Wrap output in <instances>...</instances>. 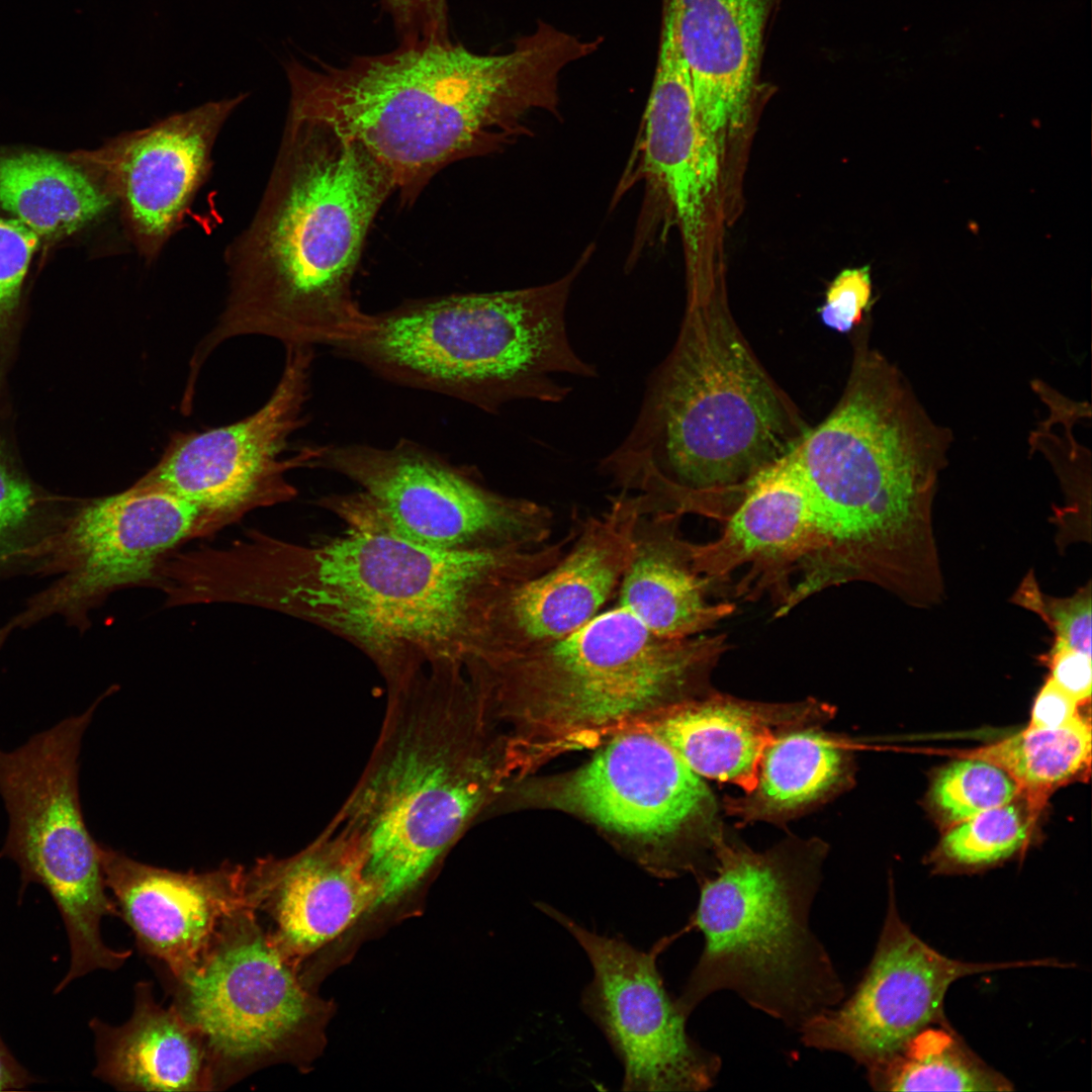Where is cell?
Returning a JSON list of instances; mask_svg holds the SVG:
<instances>
[{
    "label": "cell",
    "mask_w": 1092,
    "mask_h": 1092,
    "mask_svg": "<svg viewBox=\"0 0 1092 1092\" xmlns=\"http://www.w3.org/2000/svg\"><path fill=\"white\" fill-rule=\"evenodd\" d=\"M320 502L344 521L343 533L308 545L250 533L219 556L218 597L346 639L370 658L386 690L427 667L466 666L478 654L494 597L551 560L543 546L444 551L418 544L362 491Z\"/></svg>",
    "instance_id": "cell-1"
},
{
    "label": "cell",
    "mask_w": 1092,
    "mask_h": 1092,
    "mask_svg": "<svg viewBox=\"0 0 1092 1092\" xmlns=\"http://www.w3.org/2000/svg\"><path fill=\"white\" fill-rule=\"evenodd\" d=\"M586 40L540 21L510 52L461 43L399 44L342 66L284 63L288 111L363 144L413 202L440 170L527 135L532 113L558 114L559 76L588 56Z\"/></svg>",
    "instance_id": "cell-2"
},
{
    "label": "cell",
    "mask_w": 1092,
    "mask_h": 1092,
    "mask_svg": "<svg viewBox=\"0 0 1092 1092\" xmlns=\"http://www.w3.org/2000/svg\"><path fill=\"white\" fill-rule=\"evenodd\" d=\"M951 441L897 366L858 342L838 402L790 452L819 540L806 589L863 581L908 601L938 585L932 510Z\"/></svg>",
    "instance_id": "cell-3"
},
{
    "label": "cell",
    "mask_w": 1092,
    "mask_h": 1092,
    "mask_svg": "<svg viewBox=\"0 0 1092 1092\" xmlns=\"http://www.w3.org/2000/svg\"><path fill=\"white\" fill-rule=\"evenodd\" d=\"M394 191L387 168L359 141L288 112L255 214L225 250V306L191 370L238 336L332 348L357 338L369 313L353 296V279L371 224Z\"/></svg>",
    "instance_id": "cell-4"
},
{
    "label": "cell",
    "mask_w": 1092,
    "mask_h": 1092,
    "mask_svg": "<svg viewBox=\"0 0 1092 1092\" xmlns=\"http://www.w3.org/2000/svg\"><path fill=\"white\" fill-rule=\"evenodd\" d=\"M808 430L710 285L688 294L635 423L599 469L653 513L721 521Z\"/></svg>",
    "instance_id": "cell-5"
},
{
    "label": "cell",
    "mask_w": 1092,
    "mask_h": 1092,
    "mask_svg": "<svg viewBox=\"0 0 1092 1092\" xmlns=\"http://www.w3.org/2000/svg\"><path fill=\"white\" fill-rule=\"evenodd\" d=\"M489 717L460 665L387 690L370 757L328 824L363 856L378 904L417 888L496 793L509 766Z\"/></svg>",
    "instance_id": "cell-6"
},
{
    "label": "cell",
    "mask_w": 1092,
    "mask_h": 1092,
    "mask_svg": "<svg viewBox=\"0 0 1092 1092\" xmlns=\"http://www.w3.org/2000/svg\"><path fill=\"white\" fill-rule=\"evenodd\" d=\"M589 246L560 278L493 292L415 299L369 313L367 328L333 349L395 383L443 393L488 413L522 399L559 402L558 376H597L567 332L571 288Z\"/></svg>",
    "instance_id": "cell-7"
},
{
    "label": "cell",
    "mask_w": 1092,
    "mask_h": 1092,
    "mask_svg": "<svg viewBox=\"0 0 1092 1092\" xmlns=\"http://www.w3.org/2000/svg\"><path fill=\"white\" fill-rule=\"evenodd\" d=\"M728 648L724 634L656 637L615 605L559 640L479 659L472 675L491 715L519 723L542 754L590 743L710 692Z\"/></svg>",
    "instance_id": "cell-8"
},
{
    "label": "cell",
    "mask_w": 1092,
    "mask_h": 1092,
    "mask_svg": "<svg viewBox=\"0 0 1092 1092\" xmlns=\"http://www.w3.org/2000/svg\"><path fill=\"white\" fill-rule=\"evenodd\" d=\"M713 853L715 875L703 878L690 924L705 944L675 998L678 1010L689 1017L729 990L799 1030L837 1006L844 986L809 921L824 848L799 842L755 852L720 835Z\"/></svg>",
    "instance_id": "cell-9"
},
{
    "label": "cell",
    "mask_w": 1092,
    "mask_h": 1092,
    "mask_svg": "<svg viewBox=\"0 0 1092 1092\" xmlns=\"http://www.w3.org/2000/svg\"><path fill=\"white\" fill-rule=\"evenodd\" d=\"M98 703L14 750L0 748V796L8 815L0 858L18 867L21 895L30 884L41 886L62 917L70 964L56 993L94 971L118 970L132 953L103 941L102 920L119 912L106 893L100 844L86 827L79 799L81 742Z\"/></svg>",
    "instance_id": "cell-10"
},
{
    "label": "cell",
    "mask_w": 1092,
    "mask_h": 1092,
    "mask_svg": "<svg viewBox=\"0 0 1092 1092\" xmlns=\"http://www.w3.org/2000/svg\"><path fill=\"white\" fill-rule=\"evenodd\" d=\"M157 972L171 1006L204 1042L212 1091L286 1054L311 1015L294 967L247 906L222 919L191 970L177 977Z\"/></svg>",
    "instance_id": "cell-11"
},
{
    "label": "cell",
    "mask_w": 1092,
    "mask_h": 1092,
    "mask_svg": "<svg viewBox=\"0 0 1092 1092\" xmlns=\"http://www.w3.org/2000/svg\"><path fill=\"white\" fill-rule=\"evenodd\" d=\"M315 468L357 483L401 536L444 551L536 547L550 536L548 508L496 492L468 469L412 440L389 447L318 446Z\"/></svg>",
    "instance_id": "cell-12"
},
{
    "label": "cell",
    "mask_w": 1092,
    "mask_h": 1092,
    "mask_svg": "<svg viewBox=\"0 0 1092 1092\" xmlns=\"http://www.w3.org/2000/svg\"><path fill=\"white\" fill-rule=\"evenodd\" d=\"M211 531L196 506L140 481L86 503L21 552L36 561L38 571L59 578L0 629V646L14 630L53 615L84 624L99 601L120 588L154 583L171 550Z\"/></svg>",
    "instance_id": "cell-13"
},
{
    "label": "cell",
    "mask_w": 1092,
    "mask_h": 1092,
    "mask_svg": "<svg viewBox=\"0 0 1092 1092\" xmlns=\"http://www.w3.org/2000/svg\"><path fill=\"white\" fill-rule=\"evenodd\" d=\"M313 347L288 346L272 394L253 415L224 427L174 437L139 481L165 488L196 506L212 530L258 507L292 499L287 474L314 467L318 446L283 457L305 423Z\"/></svg>",
    "instance_id": "cell-14"
},
{
    "label": "cell",
    "mask_w": 1092,
    "mask_h": 1092,
    "mask_svg": "<svg viewBox=\"0 0 1092 1092\" xmlns=\"http://www.w3.org/2000/svg\"><path fill=\"white\" fill-rule=\"evenodd\" d=\"M542 912L567 930L584 950L593 979L581 1006L598 1025L624 1069V1091H703L721 1069L718 1055L688 1033L686 1017L666 991L655 954L625 939L590 931L552 906Z\"/></svg>",
    "instance_id": "cell-15"
},
{
    "label": "cell",
    "mask_w": 1092,
    "mask_h": 1092,
    "mask_svg": "<svg viewBox=\"0 0 1092 1092\" xmlns=\"http://www.w3.org/2000/svg\"><path fill=\"white\" fill-rule=\"evenodd\" d=\"M1063 967L1055 960L969 963L920 939L902 920L891 895L872 962L852 995L800 1029L805 1045L838 1052L866 1068L888 1058L922 1029L944 1024V997L966 976L1026 967Z\"/></svg>",
    "instance_id": "cell-16"
},
{
    "label": "cell",
    "mask_w": 1092,
    "mask_h": 1092,
    "mask_svg": "<svg viewBox=\"0 0 1092 1092\" xmlns=\"http://www.w3.org/2000/svg\"><path fill=\"white\" fill-rule=\"evenodd\" d=\"M543 793L558 809L647 843L696 836L714 846L720 835L716 800L702 778L642 729L618 735Z\"/></svg>",
    "instance_id": "cell-17"
},
{
    "label": "cell",
    "mask_w": 1092,
    "mask_h": 1092,
    "mask_svg": "<svg viewBox=\"0 0 1092 1092\" xmlns=\"http://www.w3.org/2000/svg\"><path fill=\"white\" fill-rule=\"evenodd\" d=\"M248 96L203 103L71 156L118 205L129 242L147 262L177 232L209 172L223 124Z\"/></svg>",
    "instance_id": "cell-18"
},
{
    "label": "cell",
    "mask_w": 1092,
    "mask_h": 1092,
    "mask_svg": "<svg viewBox=\"0 0 1092 1092\" xmlns=\"http://www.w3.org/2000/svg\"><path fill=\"white\" fill-rule=\"evenodd\" d=\"M643 515L640 499L620 491L576 529L553 565L503 589L487 613L478 658L546 645L594 619L618 590Z\"/></svg>",
    "instance_id": "cell-19"
},
{
    "label": "cell",
    "mask_w": 1092,
    "mask_h": 1092,
    "mask_svg": "<svg viewBox=\"0 0 1092 1092\" xmlns=\"http://www.w3.org/2000/svg\"><path fill=\"white\" fill-rule=\"evenodd\" d=\"M639 178L663 198L682 238L688 278L703 274L712 201L722 162L697 116L673 6L662 7L654 78L638 145Z\"/></svg>",
    "instance_id": "cell-20"
},
{
    "label": "cell",
    "mask_w": 1092,
    "mask_h": 1092,
    "mask_svg": "<svg viewBox=\"0 0 1092 1092\" xmlns=\"http://www.w3.org/2000/svg\"><path fill=\"white\" fill-rule=\"evenodd\" d=\"M722 524L717 539L690 542L694 568L720 592L746 566L733 596L742 601L768 596L777 615L792 593L793 576L819 543L811 498L790 453L749 481Z\"/></svg>",
    "instance_id": "cell-21"
},
{
    "label": "cell",
    "mask_w": 1092,
    "mask_h": 1092,
    "mask_svg": "<svg viewBox=\"0 0 1092 1092\" xmlns=\"http://www.w3.org/2000/svg\"><path fill=\"white\" fill-rule=\"evenodd\" d=\"M106 888L136 947L157 971L191 970L222 919L246 906V868L225 862L203 872H175L136 861L100 845Z\"/></svg>",
    "instance_id": "cell-22"
},
{
    "label": "cell",
    "mask_w": 1092,
    "mask_h": 1092,
    "mask_svg": "<svg viewBox=\"0 0 1092 1092\" xmlns=\"http://www.w3.org/2000/svg\"><path fill=\"white\" fill-rule=\"evenodd\" d=\"M244 893L246 906L271 918L270 939L293 967L380 897L361 853L328 825L289 857L257 859L246 869Z\"/></svg>",
    "instance_id": "cell-23"
},
{
    "label": "cell",
    "mask_w": 1092,
    "mask_h": 1092,
    "mask_svg": "<svg viewBox=\"0 0 1092 1092\" xmlns=\"http://www.w3.org/2000/svg\"><path fill=\"white\" fill-rule=\"evenodd\" d=\"M777 0H677L676 29L699 122L723 161L747 125Z\"/></svg>",
    "instance_id": "cell-24"
},
{
    "label": "cell",
    "mask_w": 1092,
    "mask_h": 1092,
    "mask_svg": "<svg viewBox=\"0 0 1092 1092\" xmlns=\"http://www.w3.org/2000/svg\"><path fill=\"white\" fill-rule=\"evenodd\" d=\"M832 712L812 699L756 703L710 691L667 707L640 729L658 737L700 777L749 793L762 754L779 733L813 726Z\"/></svg>",
    "instance_id": "cell-25"
},
{
    "label": "cell",
    "mask_w": 1092,
    "mask_h": 1092,
    "mask_svg": "<svg viewBox=\"0 0 1092 1092\" xmlns=\"http://www.w3.org/2000/svg\"><path fill=\"white\" fill-rule=\"evenodd\" d=\"M681 517L671 512L641 516L634 553L617 590L616 605L668 640L704 634L736 609L732 602L712 601L719 592L694 568L690 542L679 531Z\"/></svg>",
    "instance_id": "cell-26"
},
{
    "label": "cell",
    "mask_w": 1092,
    "mask_h": 1092,
    "mask_svg": "<svg viewBox=\"0 0 1092 1092\" xmlns=\"http://www.w3.org/2000/svg\"><path fill=\"white\" fill-rule=\"evenodd\" d=\"M94 1037L93 1076L120 1091H212L206 1048L170 1005L157 1002L153 985L134 986L131 1016L120 1025L89 1020Z\"/></svg>",
    "instance_id": "cell-27"
},
{
    "label": "cell",
    "mask_w": 1092,
    "mask_h": 1092,
    "mask_svg": "<svg viewBox=\"0 0 1092 1092\" xmlns=\"http://www.w3.org/2000/svg\"><path fill=\"white\" fill-rule=\"evenodd\" d=\"M849 750L813 726L779 733L760 759L756 785L727 809L745 820L792 817L847 788Z\"/></svg>",
    "instance_id": "cell-28"
},
{
    "label": "cell",
    "mask_w": 1092,
    "mask_h": 1092,
    "mask_svg": "<svg viewBox=\"0 0 1092 1092\" xmlns=\"http://www.w3.org/2000/svg\"><path fill=\"white\" fill-rule=\"evenodd\" d=\"M112 204L99 182L71 157L0 153V206L38 237L72 235Z\"/></svg>",
    "instance_id": "cell-29"
},
{
    "label": "cell",
    "mask_w": 1092,
    "mask_h": 1092,
    "mask_svg": "<svg viewBox=\"0 0 1092 1092\" xmlns=\"http://www.w3.org/2000/svg\"><path fill=\"white\" fill-rule=\"evenodd\" d=\"M882 1091H1010L1012 1083L981 1060L949 1026L930 1025L867 1068Z\"/></svg>",
    "instance_id": "cell-30"
},
{
    "label": "cell",
    "mask_w": 1092,
    "mask_h": 1092,
    "mask_svg": "<svg viewBox=\"0 0 1092 1092\" xmlns=\"http://www.w3.org/2000/svg\"><path fill=\"white\" fill-rule=\"evenodd\" d=\"M1090 752V726L1077 715L1057 728L1028 727L974 755L1000 765L1018 785L1043 788L1076 775L1089 760Z\"/></svg>",
    "instance_id": "cell-31"
},
{
    "label": "cell",
    "mask_w": 1092,
    "mask_h": 1092,
    "mask_svg": "<svg viewBox=\"0 0 1092 1092\" xmlns=\"http://www.w3.org/2000/svg\"><path fill=\"white\" fill-rule=\"evenodd\" d=\"M1018 783L1000 765L981 756L959 759L935 777L931 802L947 821L960 823L983 811L1010 803Z\"/></svg>",
    "instance_id": "cell-32"
},
{
    "label": "cell",
    "mask_w": 1092,
    "mask_h": 1092,
    "mask_svg": "<svg viewBox=\"0 0 1092 1092\" xmlns=\"http://www.w3.org/2000/svg\"><path fill=\"white\" fill-rule=\"evenodd\" d=\"M1029 823L1011 804L960 822L942 838L939 852L949 867L979 869L1013 855L1025 842Z\"/></svg>",
    "instance_id": "cell-33"
},
{
    "label": "cell",
    "mask_w": 1092,
    "mask_h": 1092,
    "mask_svg": "<svg viewBox=\"0 0 1092 1092\" xmlns=\"http://www.w3.org/2000/svg\"><path fill=\"white\" fill-rule=\"evenodd\" d=\"M1012 602L1041 618L1054 633V639L1091 655V583L1067 598L1041 593L1034 574L1029 572L1019 584Z\"/></svg>",
    "instance_id": "cell-34"
},
{
    "label": "cell",
    "mask_w": 1092,
    "mask_h": 1092,
    "mask_svg": "<svg viewBox=\"0 0 1092 1092\" xmlns=\"http://www.w3.org/2000/svg\"><path fill=\"white\" fill-rule=\"evenodd\" d=\"M39 237L14 217L0 215V325L17 306Z\"/></svg>",
    "instance_id": "cell-35"
},
{
    "label": "cell",
    "mask_w": 1092,
    "mask_h": 1092,
    "mask_svg": "<svg viewBox=\"0 0 1092 1092\" xmlns=\"http://www.w3.org/2000/svg\"><path fill=\"white\" fill-rule=\"evenodd\" d=\"M36 505L31 486L0 463V561L19 557L25 549Z\"/></svg>",
    "instance_id": "cell-36"
},
{
    "label": "cell",
    "mask_w": 1092,
    "mask_h": 1092,
    "mask_svg": "<svg viewBox=\"0 0 1092 1092\" xmlns=\"http://www.w3.org/2000/svg\"><path fill=\"white\" fill-rule=\"evenodd\" d=\"M873 299L868 266L842 270L828 285L818 309L822 323L838 333H848L858 325Z\"/></svg>",
    "instance_id": "cell-37"
},
{
    "label": "cell",
    "mask_w": 1092,
    "mask_h": 1092,
    "mask_svg": "<svg viewBox=\"0 0 1092 1092\" xmlns=\"http://www.w3.org/2000/svg\"><path fill=\"white\" fill-rule=\"evenodd\" d=\"M399 44L449 41L447 0H382Z\"/></svg>",
    "instance_id": "cell-38"
},
{
    "label": "cell",
    "mask_w": 1092,
    "mask_h": 1092,
    "mask_svg": "<svg viewBox=\"0 0 1092 1092\" xmlns=\"http://www.w3.org/2000/svg\"><path fill=\"white\" fill-rule=\"evenodd\" d=\"M1042 660L1050 667V678L1078 703L1090 699L1091 655L1054 640L1049 652L1042 656Z\"/></svg>",
    "instance_id": "cell-39"
},
{
    "label": "cell",
    "mask_w": 1092,
    "mask_h": 1092,
    "mask_svg": "<svg viewBox=\"0 0 1092 1092\" xmlns=\"http://www.w3.org/2000/svg\"><path fill=\"white\" fill-rule=\"evenodd\" d=\"M1078 704L1049 677L1035 698L1029 727L1051 729L1065 725L1077 716Z\"/></svg>",
    "instance_id": "cell-40"
},
{
    "label": "cell",
    "mask_w": 1092,
    "mask_h": 1092,
    "mask_svg": "<svg viewBox=\"0 0 1092 1092\" xmlns=\"http://www.w3.org/2000/svg\"><path fill=\"white\" fill-rule=\"evenodd\" d=\"M37 1081L17 1061L0 1036V1091L23 1090Z\"/></svg>",
    "instance_id": "cell-41"
}]
</instances>
